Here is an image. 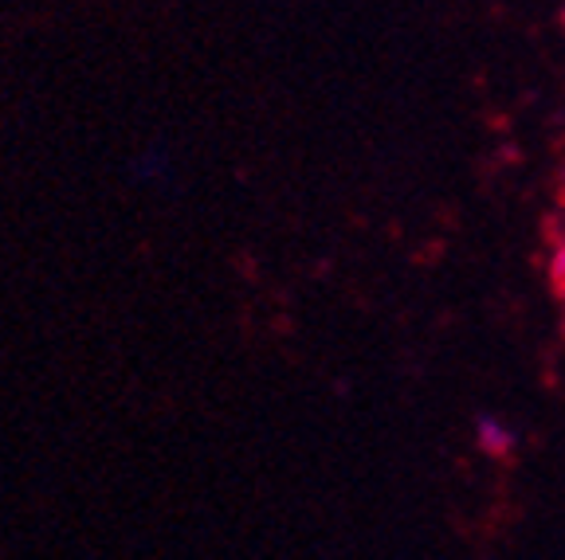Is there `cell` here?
Here are the masks:
<instances>
[{
	"label": "cell",
	"instance_id": "cell-3",
	"mask_svg": "<svg viewBox=\"0 0 565 560\" xmlns=\"http://www.w3.org/2000/svg\"><path fill=\"white\" fill-rule=\"evenodd\" d=\"M562 216H565V176H562Z\"/></svg>",
	"mask_w": 565,
	"mask_h": 560
},
{
	"label": "cell",
	"instance_id": "cell-2",
	"mask_svg": "<svg viewBox=\"0 0 565 560\" xmlns=\"http://www.w3.org/2000/svg\"><path fill=\"white\" fill-rule=\"evenodd\" d=\"M550 274H554V287L565 294V239L557 244V251H554V263H550Z\"/></svg>",
	"mask_w": 565,
	"mask_h": 560
},
{
	"label": "cell",
	"instance_id": "cell-1",
	"mask_svg": "<svg viewBox=\"0 0 565 560\" xmlns=\"http://www.w3.org/2000/svg\"><path fill=\"white\" fill-rule=\"evenodd\" d=\"M476 443L483 455L507 459L514 451V428L499 416H479L476 420Z\"/></svg>",
	"mask_w": 565,
	"mask_h": 560
}]
</instances>
